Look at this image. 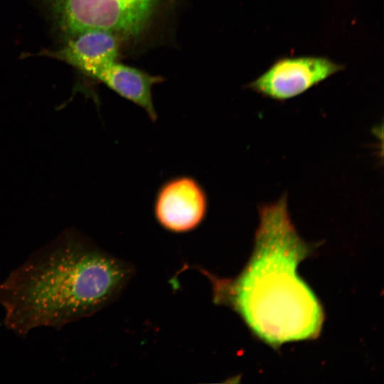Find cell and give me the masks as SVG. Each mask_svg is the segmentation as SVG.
Instances as JSON below:
<instances>
[{"label": "cell", "instance_id": "6da1fadb", "mask_svg": "<svg viewBox=\"0 0 384 384\" xmlns=\"http://www.w3.org/2000/svg\"><path fill=\"white\" fill-rule=\"evenodd\" d=\"M259 224L252 255L235 278L206 272L216 304L238 313L251 332L274 348L316 338L324 312L321 302L297 273L314 247L294 225L287 196L259 207Z\"/></svg>", "mask_w": 384, "mask_h": 384}, {"label": "cell", "instance_id": "7a4b0ae2", "mask_svg": "<svg viewBox=\"0 0 384 384\" xmlns=\"http://www.w3.org/2000/svg\"><path fill=\"white\" fill-rule=\"evenodd\" d=\"M132 272L77 233H64L0 284L4 326L23 338L38 327L60 329L110 304Z\"/></svg>", "mask_w": 384, "mask_h": 384}, {"label": "cell", "instance_id": "3957f363", "mask_svg": "<svg viewBox=\"0 0 384 384\" xmlns=\"http://www.w3.org/2000/svg\"><path fill=\"white\" fill-rule=\"evenodd\" d=\"M161 1L49 0V4L67 38L88 29H103L127 40L145 31Z\"/></svg>", "mask_w": 384, "mask_h": 384}, {"label": "cell", "instance_id": "277c9868", "mask_svg": "<svg viewBox=\"0 0 384 384\" xmlns=\"http://www.w3.org/2000/svg\"><path fill=\"white\" fill-rule=\"evenodd\" d=\"M208 208V196L203 186L195 177L182 174L166 179L158 188L153 213L166 230L184 233L202 224Z\"/></svg>", "mask_w": 384, "mask_h": 384}, {"label": "cell", "instance_id": "5b68a950", "mask_svg": "<svg viewBox=\"0 0 384 384\" xmlns=\"http://www.w3.org/2000/svg\"><path fill=\"white\" fill-rule=\"evenodd\" d=\"M341 68L321 57L285 58L276 62L249 87L269 98L285 100L303 93Z\"/></svg>", "mask_w": 384, "mask_h": 384}, {"label": "cell", "instance_id": "8992f818", "mask_svg": "<svg viewBox=\"0 0 384 384\" xmlns=\"http://www.w3.org/2000/svg\"><path fill=\"white\" fill-rule=\"evenodd\" d=\"M120 41L109 31L88 29L68 37L60 49L43 54L63 61L92 78L100 70L117 60Z\"/></svg>", "mask_w": 384, "mask_h": 384}, {"label": "cell", "instance_id": "52a82bcc", "mask_svg": "<svg viewBox=\"0 0 384 384\" xmlns=\"http://www.w3.org/2000/svg\"><path fill=\"white\" fill-rule=\"evenodd\" d=\"M92 78L143 109L152 122H156L158 114L152 90L156 84L164 80L161 76L151 75L116 60L100 70Z\"/></svg>", "mask_w": 384, "mask_h": 384}]
</instances>
